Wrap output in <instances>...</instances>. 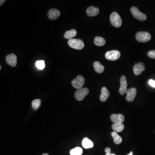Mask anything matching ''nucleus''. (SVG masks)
Segmentation results:
<instances>
[{
  "label": "nucleus",
  "instance_id": "nucleus-20",
  "mask_svg": "<svg viewBox=\"0 0 155 155\" xmlns=\"http://www.w3.org/2000/svg\"><path fill=\"white\" fill-rule=\"evenodd\" d=\"M94 43L95 45L98 46H103L106 44V41L102 37L97 36L95 37L94 40Z\"/></svg>",
  "mask_w": 155,
  "mask_h": 155
},
{
  "label": "nucleus",
  "instance_id": "nucleus-28",
  "mask_svg": "<svg viewBox=\"0 0 155 155\" xmlns=\"http://www.w3.org/2000/svg\"><path fill=\"white\" fill-rule=\"evenodd\" d=\"M5 1H4V0H1V1H0V5L2 6V5H3V3Z\"/></svg>",
  "mask_w": 155,
  "mask_h": 155
},
{
  "label": "nucleus",
  "instance_id": "nucleus-14",
  "mask_svg": "<svg viewBox=\"0 0 155 155\" xmlns=\"http://www.w3.org/2000/svg\"><path fill=\"white\" fill-rule=\"evenodd\" d=\"M99 13V10L97 7L90 6L87 9L86 14L89 17H94Z\"/></svg>",
  "mask_w": 155,
  "mask_h": 155
},
{
  "label": "nucleus",
  "instance_id": "nucleus-31",
  "mask_svg": "<svg viewBox=\"0 0 155 155\" xmlns=\"http://www.w3.org/2000/svg\"><path fill=\"white\" fill-rule=\"evenodd\" d=\"M1 69V66H0V69Z\"/></svg>",
  "mask_w": 155,
  "mask_h": 155
},
{
  "label": "nucleus",
  "instance_id": "nucleus-23",
  "mask_svg": "<svg viewBox=\"0 0 155 155\" xmlns=\"http://www.w3.org/2000/svg\"><path fill=\"white\" fill-rule=\"evenodd\" d=\"M41 100L40 99H36L33 100L32 103V107L35 110H36L41 105Z\"/></svg>",
  "mask_w": 155,
  "mask_h": 155
},
{
  "label": "nucleus",
  "instance_id": "nucleus-11",
  "mask_svg": "<svg viewBox=\"0 0 155 155\" xmlns=\"http://www.w3.org/2000/svg\"><path fill=\"white\" fill-rule=\"evenodd\" d=\"M145 70V65L141 62H140L138 64L136 63L133 67L134 73L136 75L141 74Z\"/></svg>",
  "mask_w": 155,
  "mask_h": 155
},
{
  "label": "nucleus",
  "instance_id": "nucleus-22",
  "mask_svg": "<svg viewBox=\"0 0 155 155\" xmlns=\"http://www.w3.org/2000/svg\"><path fill=\"white\" fill-rule=\"evenodd\" d=\"M82 149L81 148L77 147L70 150V154L71 155H82Z\"/></svg>",
  "mask_w": 155,
  "mask_h": 155
},
{
  "label": "nucleus",
  "instance_id": "nucleus-10",
  "mask_svg": "<svg viewBox=\"0 0 155 155\" xmlns=\"http://www.w3.org/2000/svg\"><path fill=\"white\" fill-rule=\"evenodd\" d=\"M137 89L135 88H130L127 90L126 100L129 102H131L134 100L137 94Z\"/></svg>",
  "mask_w": 155,
  "mask_h": 155
},
{
  "label": "nucleus",
  "instance_id": "nucleus-25",
  "mask_svg": "<svg viewBox=\"0 0 155 155\" xmlns=\"http://www.w3.org/2000/svg\"><path fill=\"white\" fill-rule=\"evenodd\" d=\"M147 55L150 58L155 59V50H151L149 51Z\"/></svg>",
  "mask_w": 155,
  "mask_h": 155
},
{
  "label": "nucleus",
  "instance_id": "nucleus-30",
  "mask_svg": "<svg viewBox=\"0 0 155 155\" xmlns=\"http://www.w3.org/2000/svg\"><path fill=\"white\" fill-rule=\"evenodd\" d=\"M42 155H49V154H44Z\"/></svg>",
  "mask_w": 155,
  "mask_h": 155
},
{
  "label": "nucleus",
  "instance_id": "nucleus-26",
  "mask_svg": "<svg viewBox=\"0 0 155 155\" xmlns=\"http://www.w3.org/2000/svg\"><path fill=\"white\" fill-rule=\"evenodd\" d=\"M111 149L109 147H107L105 149V152H106V154L105 155H116L114 154H111Z\"/></svg>",
  "mask_w": 155,
  "mask_h": 155
},
{
  "label": "nucleus",
  "instance_id": "nucleus-3",
  "mask_svg": "<svg viewBox=\"0 0 155 155\" xmlns=\"http://www.w3.org/2000/svg\"><path fill=\"white\" fill-rule=\"evenodd\" d=\"M151 39V35L146 32H139L136 35V39L140 42H147Z\"/></svg>",
  "mask_w": 155,
  "mask_h": 155
},
{
  "label": "nucleus",
  "instance_id": "nucleus-6",
  "mask_svg": "<svg viewBox=\"0 0 155 155\" xmlns=\"http://www.w3.org/2000/svg\"><path fill=\"white\" fill-rule=\"evenodd\" d=\"M85 83L84 78L82 75H79L72 81V84L75 89H82Z\"/></svg>",
  "mask_w": 155,
  "mask_h": 155
},
{
  "label": "nucleus",
  "instance_id": "nucleus-27",
  "mask_svg": "<svg viewBox=\"0 0 155 155\" xmlns=\"http://www.w3.org/2000/svg\"><path fill=\"white\" fill-rule=\"evenodd\" d=\"M149 84L152 87L155 88V81L154 80H153V79H150L149 81Z\"/></svg>",
  "mask_w": 155,
  "mask_h": 155
},
{
  "label": "nucleus",
  "instance_id": "nucleus-13",
  "mask_svg": "<svg viewBox=\"0 0 155 155\" xmlns=\"http://www.w3.org/2000/svg\"><path fill=\"white\" fill-rule=\"evenodd\" d=\"M110 119L114 123H122L125 121V117L121 114H113L110 116Z\"/></svg>",
  "mask_w": 155,
  "mask_h": 155
},
{
  "label": "nucleus",
  "instance_id": "nucleus-5",
  "mask_svg": "<svg viewBox=\"0 0 155 155\" xmlns=\"http://www.w3.org/2000/svg\"><path fill=\"white\" fill-rule=\"evenodd\" d=\"M89 91L87 88H84L79 89L75 92V96L77 100L79 101H82L89 94Z\"/></svg>",
  "mask_w": 155,
  "mask_h": 155
},
{
  "label": "nucleus",
  "instance_id": "nucleus-1",
  "mask_svg": "<svg viewBox=\"0 0 155 155\" xmlns=\"http://www.w3.org/2000/svg\"><path fill=\"white\" fill-rule=\"evenodd\" d=\"M68 44L70 48L78 50L82 49L84 47V44L83 41L80 39H69L68 42Z\"/></svg>",
  "mask_w": 155,
  "mask_h": 155
},
{
  "label": "nucleus",
  "instance_id": "nucleus-2",
  "mask_svg": "<svg viewBox=\"0 0 155 155\" xmlns=\"http://www.w3.org/2000/svg\"><path fill=\"white\" fill-rule=\"evenodd\" d=\"M110 21L111 24L115 27H120L122 26V19L117 12H114L111 13L110 16Z\"/></svg>",
  "mask_w": 155,
  "mask_h": 155
},
{
  "label": "nucleus",
  "instance_id": "nucleus-29",
  "mask_svg": "<svg viewBox=\"0 0 155 155\" xmlns=\"http://www.w3.org/2000/svg\"><path fill=\"white\" fill-rule=\"evenodd\" d=\"M127 155H133V153L132 151H131V152L129 153V154Z\"/></svg>",
  "mask_w": 155,
  "mask_h": 155
},
{
  "label": "nucleus",
  "instance_id": "nucleus-19",
  "mask_svg": "<svg viewBox=\"0 0 155 155\" xmlns=\"http://www.w3.org/2000/svg\"><path fill=\"white\" fill-rule=\"evenodd\" d=\"M77 35V32L75 29L67 31L65 33L64 37L66 39H71L73 37H75Z\"/></svg>",
  "mask_w": 155,
  "mask_h": 155
},
{
  "label": "nucleus",
  "instance_id": "nucleus-17",
  "mask_svg": "<svg viewBox=\"0 0 155 155\" xmlns=\"http://www.w3.org/2000/svg\"><path fill=\"white\" fill-rule=\"evenodd\" d=\"M82 145L85 149H90L93 147V143L88 138H85L82 141Z\"/></svg>",
  "mask_w": 155,
  "mask_h": 155
},
{
  "label": "nucleus",
  "instance_id": "nucleus-16",
  "mask_svg": "<svg viewBox=\"0 0 155 155\" xmlns=\"http://www.w3.org/2000/svg\"><path fill=\"white\" fill-rule=\"evenodd\" d=\"M93 67L94 70L98 73H102L104 70V67L98 61H95L93 63Z\"/></svg>",
  "mask_w": 155,
  "mask_h": 155
},
{
  "label": "nucleus",
  "instance_id": "nucleus-24",
  "mask_svg": "<svg viewBox=\"0 0 155 155\" xmlns=\"http://www.w3.org/2000/svg\"><path fill=\"white\" fill-rule=\"evenodd\" d=\"M36 66L39 69L42 70L45 67V62L44 60H38L36 62Z\"/></svg>",
  "mask_w": 155,
  "mask_h": 155
},
{
  "label": "nucleus",
  "instance_id": "nucleus-21",
  "mask_svg": "<svg viewBox=\"0 0 155 155\" xmlns=\"http://www.w3.org/2000/svg\"><path fill=\"white\" fill-rule=\"evenodd\" d=\"M111 135L113 137L114 140V142L116 144H120L122 141V138L118 134L117 132L115 131L112 132Z\"/></svg>",
  "mask_w": 155,
  "mask_h": 155
},
{
  "label": "nucleus",
  "instance_id": "nucleus-15",
  "mask_svg": "<svg viewBox=\"0 0 155 155\" xmlns=\"http://www.w3.org/2000/svg\"><path fill=\"white\" fill-rule=\"evenodd\" d=\"M109 92L106 87H103L101 89V93L100 97V99L102 102L107 101L109 96Z\"/></svg>",
  "mask_w": 155,
  "mask_h": 155
},
{
  "label": "nucleus",
  "instance_id": "nucleus-18",
  "mask_svg": "<svg viewBox=\"0 0 155 155\" xmlns=\"http://www.w3.org/2000/svg\"><path fill=\"white\" fill-rule=\"evenodd\" d=\"M112 129L116 132H121L125 128L124 125L122 123H116L113 124Z\"/></svg>",
  "mask_w": 155,
  "mask_h": 155
},
{
  "label": "nucleus",
  "instance_id": "nucleus-12",
  "mask_svg": "<svg viewBox=\"0 0 155 155\" xmlns=\"http://www.w3.org/2000/svg\"><path fill=\"white\" fill-rule=\"evenodd\" d=\"M60 15V11L56 9H51L48 11V17L52 20H55L58 18Z\"/></svg>",
  "mask_w": 155,
  "mask_h": 155
},
{
  "label": "nucleus",
  "instance_id": "nucleus-7",
  "mask_svg": "<svg viewBox=\"0 0 155 155\" xmlns=\"http://www.w3.org/2000/svg\"><path fill=\"white\" fill-rule=\"evenodd\" d=\"M121 53L117 50H113L107 52L105 54V57L107 60L111 61H116L120 58Z\"/></svg>",
  "mask_w": 155,
  "mask_h": 155
},
{
  "label": "nucleus",
  "instance_id": "nucleus-8",
  "mask_svg": "<svg viewBox=\"0 0 155 155\" xmlns=\"http://www.w3.org/2000/svg\"><path fill=\"white\" fill-rule=\"evenodd\" d=\"M120 87L119 88V92L121 95H124L127 92L128 89L127 87L128 86L127 79L125 75L121 76L120 79Z\"/></svg>",
  "mask_w": 155,
  "mask_h": 155
},
{
  "label": "nucleus",
  "instance_id": "nucleus-4",
  "mask_svg": "<svg viewBox=\"0 0 155 155\" xmlns=\"http://www.w3.org/2000/svg\"><path fill=\"white\" fill-rule=\"evenodd\" d=\"M131 12L133 17L136 19L140 21H145L147 19V16L141 13L136 7H132L131 9Z\"/></svg>",
  "mask_w": 155,
  "mask_h": 155
},
{
  "label": "nucleus",
  "instance_id": "nucleus-9",
  "mask_svg": "<svg viewBox=\"0 0 155 155\" xmlns=\"http://www.w3.org/2000/svg\"><path fill=\"white\" fill-rule=\"evenodd\" d=\"M5 60L8 65L13 67L17 66V58L16 55L13 53H11L7 55L5 58Z\"/></svg>",
  "mask_w": 155,
  "mask_h": 155
}]
</instances>
